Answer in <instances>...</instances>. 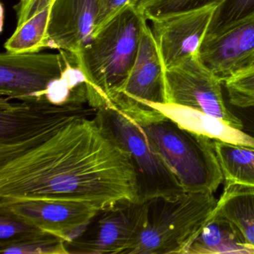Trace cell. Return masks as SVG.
Here are the masks:
<instances>
[{"mask_svg":"<svg viewBox=\"0 0 254 254\" xmlns=\"http://www.w3.org/2000/svg\"><path fill=\"white\" fill-rule=\"evenodd\" d=\"M254 17V0H224L217 5L206 36H213Z\"/></svg>","mask_w":254,"mask_h":254,"instance_id":"obj_20","label":"cell"},{"mask_svg":"<svg viewBox=\"0 0 254 254\" xmlns=\"http://www.w3.org/2000/svg\"><path fill=\"white\" fill-rule=\"evenodd\" d=\"M136 2V0H101L95 25L94 36L126 7L134 5Z\"/></svg>","mask_w":254,"mask_h":254,"instance_id":"obj_24","label":"cell"},{"mask_svg":"<svg viewBox=\"0 0 254 254\" xmlns=\"http://www.w3.org/2000/svg\"><path fill=\"white\" fill-rule=\"evenodd\" d=\"M197 56L223 84L247 70L254 57V17L205 37Z\"/></svg>","mask_w":254,"mask_h":254,"instance_id":"obj_12","label":"cell"},{"mask_svg":"<svg viewBox=\"0 0 254 254\" xmlns=\"http://www.w3.org/2000/svg\"><path fill=\"white\" fill-rule=\"evenodd\" d=\"M224 184L254 188V148L213 140Z\"/></svg>","mask_w":254,"mask_h":254,"instance_id":"obj_17","label":"cell"},{"mask_svg":"<svg viewBox=\"0 0 254 254\" xmlns=\"http://www.w3.org/2000/svg\"><path fill=\"white\" fill-rule=\"evenodd\" d=\"M224 0H157L143 11L147 20H157L168 16L207 7L217 6Z\"/></svg>","mask_w":254,"mask_h":254,"instance_id":"obj_21","label":"cell"},{"mask_svg":"<svg viewBox=\"0 0 254 254\" xmlns=\"http://www.w3.org/2000/svg\"><path fill=\"white\" fill-rule=\"evenodd\" d=\"M99 212L72 202L25 200L0 204V214L62 238L66 244L79 237Z\"/></svg>","mask_w":254,"mask_h":254,"instance_id":"obj_10","label":"cell"},{"mask_svg":"<svg viewBox=\"0 0 254 254\" xmlns=\"http://www.w3.org/2000/svg\"><path fill=\"white\" fill-rule=\"evenodd\" d=\"M82 105L56 111L0 142V204L72 202L97 211L139 201L136 169L96 114Z\"/></svg>","mask_w":254,"mask_h":254,"instance_id":"obj_1","label":"cell"},{"mask_svg":"<svg viewBox=\"0 0 254 254\" xmlns=\"http://www.w3.org/2000/svg\"><path fill=\"white\" fill-rule=\"evenodd\" d=\"M91 230L86 228L79 237L66 244L70 253L126 254L143 228L147 203L124 202L101 211Z\"/></svg>","mask_w":254,"mask_h":254,"instance_id":"obj_9","label":"cell"},{"mask_svg":"<svg viewBox=\"0 0 254 254\" xmlns=\"http://www.w3.org/2000/svg\"><path fill=\"white\" fill-rule=\"evenodd\" d=\"M52 4L29 20L17 26L15 32L6 41L8 53H35L43 48H50L48 28Z\"/></svg>","mask_w":254,"mask_h":254,"instance_id":"obj_18","label":"cell"},{"mask_svg":"<svg viewBox=\"0 0 254 254\" xmlns=\"http://www.w3.org/2000/svg\"><path fill=\"white\" fill-rule=\"evenodd\" d=\"M96 114L131 160L137 175L139 202L185 194L178 178L152 148L138 123L115 109L98 110Z\"/></svg>","mask_w":254,"mask_h":254,"instance_id":"obj_5","label":"cell"},{"mask_svg":"<svg viewBox=\"0 0 254 254\" xmlns=\"http://www.w3.org/2000/svg\"><path fill=\"white\" fill-rule=\"evenodd\" d=\"M147 105L190 131L208 136L213 140L254 148V139L218 117L174 104L149 103Z\"/></svg>","mask_w":254,"mask_h":254,"instance_id":"obj_14","label":"cell"},{"mask_svg":"<svg viewBox=\"0 0 254 254\" xmlns=\"http://www.w3.org/2000/svg\"><path fill=\"white\" fill-rule=\"evenodd\" d=\"M145 20L134 5L126 7L73 56L87 80L90 108H111L134 64Z\"/></svg>","mask_w":254,"mask_h":254,"instance_id":"obj_2","label":"cell"},{"mask_svg":"<svg viewBox=\"0 0 254 254\" xmlns=\"http://www.w3.org/2000/svg\"><path fill=\"white\" fill-rule=\"evenodd\" d=\"M53 2L54 0H21L17 11V26H20Z\"/></svg>","mask_w":254,"mask_h":254,"instance_id":"obj_25","label":"cell"},{"mask_svg":"<svg viewBox=\"0 0 254 254\" xmlns=\"http://www.w3.org/2000/svg\"><path fill=\"white\" fill-rule=\"evenodd\" d=\"M229 107L233 114L242 123L241 130L254 139V105L244 108H238L232 105Z\"/></svg>","mask_w":254,"mask_h":254,"instance_id":"obj_26","label":"cell"},{"mask_svg":"<svg viewBox=\"0 0 254 254\" xmlns=\"http://www.w3.org/2000/svg\"><path fill=\"white\" fill-rule=\"evenodd\" d=\"M216 6L207 7L151 20L166 69L197 54Z\"/></svg>","mask_w":254,"mask_h":254,"instance_id":"obj_11","label":"cell"},{"mask_svg":"<svg viewBox=\"0 0 254 254\" xmlns=\"http://www.w3.org/2000/svg\"><path fill=\"white\" fill-rule=\"evenodd\" d=\"M146 203L143 228L126 254H184L213 215L218 200L212 192H186Z\"/></svg>","mask_w":254,"mask_h":254,"instance_id":"obj_3","label":"cell"},{"mask_svg":"<svg viewBox=\"0 0 254 254\" xmlns=\"http://www.w3.org/2000/svg\"><path fill=\"white\" fill-rule=\"evenodd\" d=\"M254 254L237 227L214 211L213 215L190 242L184 254Z\"/></svg>","mask_w":254,"mask_h":254,"instance_id":"obj_15","label":"cell"},{"mask_svg":"<svg viewBox=\"0 0 254 254\" xmlns=\"http://www.w3.org/2000/svg\"><path fill=\"white\" fill-rule=\"evenodd\" d=\"M69 57L66 52L2 53L0 56V93L24 102L46 100L49 85L62 76ZM4 98V97H3Z\"/></svg>","mask_w":254,"mask_h":254,"instance_id":"obj_8","label":"cell"},{"mask_svg":"<svg viewBox=\"0 0 254 254\" xmlns=\"http://www.w3.org/2000/svg\"><path fill=\"white\" fill-rule=\"evenodd\" d=\"M224 84L230 105L244 108L254 105V68L234 75Z\"/></svg>","mask_w":254,"mask_h":254,"instance_id":"obj_22","label":"cell"},{"mask_svg":"<svg viewBox=\"0 0 254 254\" xmlns=\"http://www.w3.org/2000/svg\"><path fill=\"white\" fill-rule=\"evenodd\" d=\"M101 0H54L49 23L50 48L72 56L79 54L94 36Z\"/></svg>","mask_w":254,"mask_h":254,"instance_id":"obj_13","label":"cell"},{"mask_svg":"<svg viewBox=\"0 0 254 254\" xmlns=\"http://www.w3.org/2000/svg\"><path fill=\"white\" fill-rule=\"evenodd\" d=\"M39 230L14 217L0 214V245L20 239L31 232Z\"/></svg>","mask_w":254,"mask_h":254,"instance_id":"obj_23","label":"cell"},{"mask_svg":"<svg viewBox=\"0 0 254 254\" xmlns=\"http://www.w3.org/2000/svg\"><path fill=\"white\" fill-rule=\"evenodd\" d=\"M1 254H69L66 242L51 233L36 230L4 245H0Z\"/></svg>","mask_w":254,"mask_h":254,"instance_id":"obj_19","label":"cell"},{"mask_svg":"<svg viewBox=\"0 0 254 254\" xmlns=\"http://www.w3.org/2000/svg\"><path fill=\"white\" fill-rule=\"evenodd\" d=\"M215 212L231 221L247 243L254 246V188L224 184Z\"/></svg>","mask_w":254,"mask_h":254,"instance_id":"obj_16","label":"cell"},{"mask_svg":"<svg viewBox=\"0 0 254 254\" xmlns=\"http://www.w3.org/2000/svg\"><path fill=\"white\" fill-rule=\"evenodd\" d=\"M157 0H136V3L134 6L136 7L139 11L143 12L144 10L148 6V5L152 4L153 2H155Z\"/></svg>","mask_w":254,"mask_h":254,"instance_id":"obj_27","label":"cell"},{"mask_svg":"<svg viewBox=\"0 0 254 254\" xmlns=\"http://www.w3.org/2000/svg\"><path fill=\"white\" fill-rule=\"evenodd\" d=\"M165 83L166 103L202 111L242 129L240 120L224 100L223 83L200 62L197 55L166 69Z\"/></svg>","mask_w":254,"mask_h":254,"instance_id":"obj_7","label":"cell"},{"mask_svg":"<svg viewBox=\"0 0 254 254\" xmlns=\"http://www.w3.org/2000/svg\"><path fill=\"white\" fill-rule=\"evenodd\" d=\"M147 20L142 24L134 64L111 107L137 123L150 121L158 116L159 111L147 104L166 103V68Z\"/></svg>","mask_w":254,"mask_h":254,"instance_id":"obj_6","label":"cell"},{"mask_svg":"<svg viewBox=\"0 0 254 254\" xmlns=\"http://www.w3.org/2000/svg\"><path fill=\"white\" fill-rule=\"evenodd\" d=\"M186 192H215L224 182L213 139L165 117L139 124Z\"/></svg>","mask_w":254,"mask_h":254,"instance_id":"obj_4","label":"cell"}]
</instances>
